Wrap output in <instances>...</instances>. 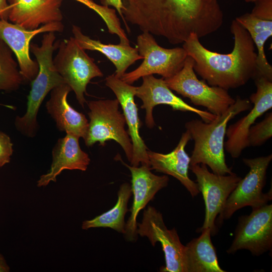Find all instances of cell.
<instances>
[{"instance_id": "obj_29", "label": "cell", "mask_w": 272, "mask_h": 272, "mask_svg": "<svg viewBox=\"0 0 272 272\" xmlns=\"http://www.w3.org/2000/svg\"><path fill=\"white\" fill-rule=\"evenodd\" d=\"M13 153L11 138L6 133L0 131V167L10 162Z\"/></svg>"}, {"instance_id": "obj_32", "label": "cell", "mask_w": 272, "mask_h": 272, "mask_svg": "<svg viewBox=\"0 0 272 272\" xmlns=\"http://www.w3.org/2000/svg\"><path fill=\"white\" fill-rule=\"evenodd\" d=\"M9 5L8 0H0V19L8 20Z\"/></svg>"}, {"instance_id": "obj_15", "label": "cell", "mask_w": 272, "mask_h": 272, "mask_svg": "<svg viewBox=\"0 0 272 272\" xmlns=\"http://www.w3.org/2000/svg\"><path fill=\"white\" fill-rule=\"evenodd\" d=\"M142 79L143 83L137 87L135 96L143 102L141 108L146 109L145 122L148 128H152L155 125L153 110L155 106L161 104L169 105L174 110L194 113L205 122L212 121L216 118V115L194 108L175 95L167 87L164 78H156L152 75L143 77Z\"/></svg>"}, {"instance_id": "obj_2", "label": "cell", "mask_w": 272, "mask_h": 272, "mask_svg": "<svg viewBox=\"0 0 272 272\" xmlns=\"http://www.w3.org/2000/svg\"><path fill=\"white\" fill-rule=\"evenodd\" d=\"M230 31L234 43L229 53L207 49L194 33L190 34L182 47L194 60L195 73L209 85L227 90L244 85L257 72V53L249 34L235 19L232 22Z\"/></svg>"}, {"instance_id": "obj_33", "label": "cell", "mask_w": 272, "mask_h": 272, "mask_svg": "<svg viewBox=\"0 0 272 272\" xmlns=\"http://www.w3.org/2000/svg\"><path fill=\"white\" fill-rule=\"evenodd\" d=\"M10 268L4 256L0 253V272H9Z\"/></svg>"}, {"instance_id": "obj_7", "label": "cell", "mask_w": 272, "mask_h": 272, "mask_svg": "<svg viewBox=\"0 0 272 272\" xmlns=\"http://www.w3.org/2000/svg\"><path fill=\"white\" fill-rule=\"evenodd\" d=\"M194 60L188 56L182 68L171 77L164 79L167 87L195 105L207 108L209 112L220 115L235 102L223 88L212 86L203 80H199L193 69Z\"/></svg>"}, {"instance_id": "obj_30", "label": "cell", "mask_w": 272, "mask_h": 272, "mask_svg": "<svg viewBox=\"0 0 272 272\" xmlns=\"http://www.w3.org/2000/svg\"><path fill=\"white\" fill-rule=\"evenodd\" d=\"M251 14L255 17L266 20H272V0H258Z\"/></svg>"}, {"instance_id": "obj_3", "label": "cell", "mask_w": 272, "mask_h": 272, "mask_svg": "<svg viewBox=\"0 0 272 272\" xmlns=\"http://www.w3.org/2000/svg\"><path fill=\"white\" fill-rule=\"evenodd\" d=\"M252 104L248 99L237 96L235 102L223 114L212 121L192 119L185 127L193 140L190 165L203 164L208 166L213 173L218 175L233 173L225 161L224 138L228 122L242 112L249 110Z\"/></svg>"}, {"instance_id": "obj_21", "label": "cell", "mask_w": 272, "mask_h": 272, "mask_svg": "<svg viewBox=\"0 0 272 272\" xmlns=\"http://www.w3.org/2000/svg\"><path fill=\"white\" fill-rule=\"evenodd\" d=\"M71 91L66 83L53 88L46 102V108L59 131L84 139L89 122L84 114L76 110L68 103L67 97Z\"/></svg>"}, {"instance_id": "obj_18", "label": "cell", "mask_w": 272, "mask_h": 272, "mask_svg": "<svg viewBox=\"0 0 272 272\" xmlns=\"http://www.w3.org/2000/svg\"><path fill=\"white\" fill-rule=\"evenodd\" d=\"M62 0H8V19L28 30L41 25L61 22L60 10Z\"/></svg>"}, {"instance_id": "obj_20", "label": "cell", "mask_w": 272, "mask_h": 272, "mask_svg": "<svg viewBox=\"0 0 272 272\" xmlns=\"http://www.w3.org/2000/svg\"><path fill=\"white\" fill-rule=\"evenodd\" d=\"M79 137L66 133L59 139L52 152V162L50 169L42 175L37 181L38 187L45 186L50 182H56V177L64 170L86 171L90 162L87 153L83 151L79 144Z\"/></svg>"}, {"instance_id": "obj_6", "label": "cell", "mask_w": 272, "mask_h": 272, "mask_svg": "<svg viewBox=\"0 0 272 272\" xmlns=\"http://www.w3.org/2000/svg\"><path fill=\"white\" fill-rule=\"evenodd\" d=\"M271 159V154L243 159L249 171L229 195L218 216L217 224L221 225L224 220L230 219L236 211L243 207L250 206L254 209L267 204L271 200V189L266 193L262 192L266 183L267 170Z\"/></svg>"}, {"instance_id": "obj_9", "label": "cell", "mask_w": 272, "mask_h": 272, "mask_svg": "<svg viewBox=\"0 0 272 272\" xmlns=\"http://www.w3.org/2000/svg\"><path fill=\"white\" fill-rule=\"evenodd\" d=\"M137 48L143 61L134 70L125 73L120 79L132 84L143 77L158 74L164 79L171 77L183 67L188 56L183 47L165 48L160 46L153 36L143 32L137 39Z\"/></svg>"}, {"instance_id": "obj_22", "label": "cell", "mask_w": 272, "mask_h": 272, "mask_svg": "<svg viewBox=\"0 0 272 272\" xmlns=\"http://www.w3.org/2000/svg\"><path fill=\"white\" fill-rule=\"evenodd\" d=\"M72 32L74 38L79 45L85 50L99 51L109 59L114 65L115 76L120 79L128 67L136 61L143 59L138 49L129 44L119 43L118 44H104L99 40L93 39L84 34L81 28L73 25Z\"/></svg>"}, {"instance_id": "obj_35", "label": "cell", "mask_w": 272, "mask_h": 272, "mask_svg": "<svg viewBox=\"0 0 272 272\" xmlns=\"http://www.w3.org/2000/svg\"><path fill=\"white\" fill-rule=\"evenodd\" d=\"M210 1H217V0H209Z\"/></svg>"}, {"instance_id": "obj_19", "label": "cell", "mask_w": 272, "mask_h": 272, "mask_svg": "<svg viewBox=\"0 0 272 272\" xmlns=\"http://www.w3.org/2000/svg\"><path fill=\"white\" fill-rule=\"evenodd\" d=\"M191 140L189 132L186 130L181 137L177 146L168 154L148 151L151 169L171 175L186 188L193 197L200 191L197 184L188 176L190 158L185 151V147Z\"/></svg>"}, {"instance_id": "obj_31", "label": "cell", "mask_w": 272, "mask_h": 272, "mask_svg": "<svg viewBox=\"0 0 272 272\" xmlns=\"http://www.w3.org/2000/svg\"><path fill=\"white\" fill-rule=\"evenodd\" d=\"M101 4L103 6L107 7L111 6L114 7L121 17L123 21H124L122 14V9H123L122 0H101Z\"/></svg>"}, {"instance_id": "obj_28", "label": "cell", "mask_w": 272, "mask_h": 272, "mask_svg": "<svg viewBox=\"0 0 272 272\" xmlns=\"http://www.w3.org/2000/svg\"><path fill=\"white\" fill-rule=\"evenodd\" d=\"M272 137V112H268L260 122L252 125L248 133V146L262 145Z\"/></svg>"}, {"instance_id": "obj_34", "label": "cell", "mask_w": 272, "mask_h": 272, "mask_svg": "<svg viewBox=\"0 0 272 272\" xmlns=\"http://www.w3.org/2000/svg\"><path fill=\"white\" fill-rule=\"evenodd\" d=\"M258 0H245L246 3H255Z\"/></svg>"}, {"instance_id": "obj_11", "label": "cell", "mask_w": 272, "mask_h": 272, "mask_svg": "<svg viewBox=\"0 0 272 272\" xmlns=\"http://www.w3.org/2000/svg\"><path fill=\"white\" fill-rule=\"evenodd\" d=\"M189 169L195 175L205 205L204 222L198 231L209 228L214 235L217 231L216 219L241 177L234 173L224 175L211 173L203 164L189 165Z\"/></svg>"}, {"instance_id": "obj_10", "label": "cell", "mask_w": 272, "mask_h": 272, "mask_svg": "<svg viewBox=\"0 0 272 272\" xmlns=\"http://www.w3.org/2000/svg\"><path fill=\"white\" fill-rule=\"evenodd\" d=\"M138 233L147 237L152 246L157 242L161 244L164 253L165 265L162 272H186L183 245L175 228L169 230L163 221L162 214L155 208L148 206L144 211L141 223H137Z\"/></svg>"}, {"instance_id": "obj_17", "label": "cell", "mask_w": 272, "mask_h": 272, "mask_svg": "<svg viewBox=\"0 0 272 272\" xmlns=\"http://www.w3.org/2000/svg\"><path fill=\"white\" fill-rule=\"evenodd\" d=\"M122 163L130 170L131 188L133 202L129 211L130 216L125 224V238L129 242H135L138 237L137 218L139 212L152 200L156 194L168 185L167 175L158 176L151 172V168L144 165L133 167Z\"/></svg>"}, {"instance_id": "obj_1", "label": "cell", "mask_w": 272, "mask_h": 272, "mask_svg": "<svg viewBox=\"0 0 272 272\" xmlns=\"http://www.w3.org/2000/svg\"><path fill=\"white\" fill-rule=\"evenodd\" d=\"M126 22L142 32L162 36L172 44L183 43L191 33L200 38L222 25L223 12L217 1L122 0Z\"/></svg>"}, {"instance_id": "obj_16", "label": "cell", "mask_w": 272, "mask_h": 272, "mask_svg": "<svg viewBox=\"0 0 272 272\" xmlns=\"http://www.w3.org/2000/svg\"><path fill=\"white\" fill-rule=\"evenodd\" d=\"M105 80L106 85L113 92L119 102L128 126L127 132L132 145L131 166L138 167L141 164L151 168L148 149L140 134L141 123L134 99L137 87L123 82L114 74L108 76Z\"/></svg>"}, {"instance_id": "obj_4", "label": "cell", "mask_w": 272, "mask_h": 272, "mask_svg": "<svg viewBox=\"0 0 272 272\" xmlns=\"http://www.w3.org/2000/svg\"><path fill=\"white\" fill-rule=\"evenodd\" d=\"M55 38L54 32H46L43 35L41 45L30 44V51L36 57L39 71L31 81L26 112L22 116H17L15 120L16 129L28 138L35 137L38 130L37 116L46 95L53 88L65 83L53 61V53L57 49L59 43V40L55 41Z\"/></svg>"}, {"instance_id": "obj_27", "label": "cell", "mask_w": 272, "mask_h": 272, "mask_svg": "<svg viewBox=\"0 0 272 272\" xmlns=\"http://www.w3.org/2000/svg\"><path fill=\"white\" fill-rule=\"evenodd\" d=\"M95 11L105 22L108 31L111 34H116L120 43L129 44V41L123 29L121 27L116 11L107 6L100 5L93 0H75Z\"/></svg>"}, {"instance_id": "obj_8", "label": "cell", "mask_w": 272, "mask_h": 272, "mask_svg": "<svg viewBox=\"0 0 272 272\" xmlns=\"http://www.w3.org/2000/svg\"><path fill=\"white\" fill-rule=\"evenodd\" d=\"M57 49L53 59L54 66L84 107L88 84L93 78L103 77V74L94 59L79 45L74 37L59 41Z\"/></svg>"}, {"instance_id": "obj_24", "label": "cell", "mask_w": 272, "mask_h": 272, "mask_svg": "<svg viewBox=\"0 0 272 272\" xmlns=\"http://www.w3.org/2000/svg\"><path fill=\"white\" fill-rule=\"evenodd\" d=\"M235 20L249 34L257 50V73L272 80V66L267 60L264 52V44L272 36V20L258 18L251 13H246Z\"/></svg>"}, {"instance_id": "obj_5", "label": "cell", "mask_w": 272, "mask_h": 272, "mask_svg": "<svg viewBox=\"0 0 272 272\" xmlns=\"http://www.w3.org/2000/svg\"><path fill=\"white\" fill-rule=\"evenodd\" d=\"M90 111L85 145L91 147L98 142L104 146L106 141L113 140L123 149L130 162L132 156V145L127 131L124 116L119 111L118 99L90 101L87 103Z\"/></svg>"}, {"instance_id": "obj_26", "label": "cell", "mask_w": 272, "mask_h": 272, "mask_svg": "<svg viewBox=\"0 0 272 272\" xmlns=\"http://www.w3.org/2000/svg\"><path fill=\"white\" fill-rule=\"evenodd\" d=\"M12 52L0 39V90L16 91L24 81L13 57Z\"/></svg>"}, {"instance_id": "obj_12", "label": "cell", "mask_w": 272, "mask_h": 272, "mask_svg": "<svg viewBox=\"0 0 272 272\" xmlns=\"http://www.w3.org/2000/svg\"><path fill=\"white\" fill-rule=\"evenodd\" d=\"M271 248L272 205L266 204L252 209L249 215L239 217L234 240L227 252L234 254L246 249L259 256Z\"/></svg>"}, {"instance_id": "obj_13", "label": "cell", "mask_w": 272, "mask_h": 272, "mask_svg": "<svg viewBox=\"0 0 272 272\" xmlns=\"http://www.w3.org/2000/svg\"><path fill=\"white\" fill-rule=\"evenodd\" d=\"M256 91L249 100L254 106L250 112L227 128V141L224 148L233 158H238L243 151L249 147L248 133L250 127L257 118L272 108V80L257 72L253 78Z\"/></svg>"}, {"instance_id": "obj_23", "label": "cell", "mask_w": 272, "mask_h": 272, "mask_svg": "<svg viewBox=\"0 0 272 272\" xmlns=\"http://www.w3.org/2000/svg\"><path fill=\"white\" fill-rule=\"evenodd\" d=\"M185 245L186 272H225L219 265L209 228Z\"/></svg>"}, {"instance_id": "obj_25", "label": "cell", "mask_w": 272, "mask_h": 272, "mask_svg": "<svg viewBox=\"0 0 272 272\" xmlns=\"http://www.w3.org/2000/svg\"><path fill=\"white\" fill-rule=\"evenodd\" d=\"M131 194V185L128 183L122 184L117 192L118 198L115 206L93 219L83 221L82 228L88 230L93 228H110L124 234L126 224L125 216L129 211L127 204Z\"/></svg>"}, {"instance_id": "obj_14", "label": "cell", "mask_w": 272, "mask_h": 272, "mask_svg": "<svg viewBox=\"0 0 272 272\" xmlns=\"http://www.w3.org/2000/svg\"><path fill=\"white\" fill-rule=\"evenodd\" d=\"M61 22L48 23L34 30H28L8 20L0 19V39L3 40L15 53L20 72L24 80L31 82L37 76L39 65L37 61L30 56L31 40L36 35L49 32H62Z\"/></svg>"}]
</instances>
